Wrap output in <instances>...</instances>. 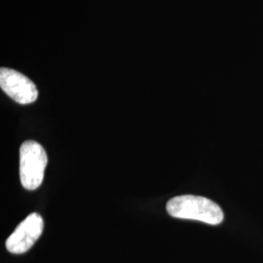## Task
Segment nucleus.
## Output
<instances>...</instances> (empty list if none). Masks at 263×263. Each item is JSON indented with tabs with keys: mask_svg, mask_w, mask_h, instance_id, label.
<instances>
[{
	"mask_svg": "<svg viewBox=\"0 0 263 263\" xmlns=\"http://www.w3.org/2000/svg\"><path fill=\"white\" fill-rule=\"evenodd\" d=\"M170 216L182 219H193L211 226H217L223 220L221 208L212 200L195 195H180L167 203Z\"/></svg>",
	"mask_w": 263,
	"mask_h": 263,
	"instance_id": "obj_1",
	"label": "nucleus"
},
{
	"mask_svg": "<svg viewBox=\"0 0 263 263\" xmlns=\"http://www.w3.org/2000/svg\"><path fill=\"white\" fill-rule=\"evenodd\" d=\"M0 87L5 94L18 104H32L37 100L35 84L27 76L14 69L6 67L0 69Z\"/></svg>",
	"mask_w": 263,
	"mask_h": 263,
	"instance_id": "obj_4",
	"label": "nucleus"
},
{
	"mask_svg": "<svg viewBox=\"0 0 263 263\" xmlns=\"http://www.w3.org/2000/svg\"><path fill=\"white\" fill-rule=\"evenodd\" d=\"M46 151L37 141H26L20 148V179L28 190L39 187L44 179L47 165Z\"/></svg>",
	"mask_w": 263,
	"mask_h": 263,
	"instance_id": "obj_2",
	"label": "nucleus"
},
{
	"mask_svg": "<svg viewBox=\"0 0 263 263\" xmlns=\"http://www.w3.org/2000/svg\"><path fill=\"white\" fill-rule=\"evenodd\" d=\"M44 229L43 218L32 213L27 216L6 240V249L11 254L27 253L35 244Z\"/></svg>",
	"mask_w": 263,
	"mask_h": 263,
	"instance_id": "obj_3",
	"label": "nucleus"
}]
</instances>
